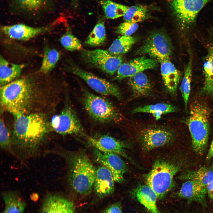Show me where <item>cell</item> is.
Segmentation results:
<instances>
[{
    "mask_svg": "<svg viewBox=\"0 0 213 213\" xmlns=\"http://www.w3.org/2000/svg\"><path fill=\"white\" fill-rule=\"evenodd\" d=\"M55 92L52 86L40 84L30 78H19L1 86V106L13 115L43 114L54 106Z\"/></svg>",
    "mask_w": 213,
    "mask_h": 213,
    "instance_id": "1",
    "label": "cell"
},
{
    "mask_svg": "<svg viewBox=\"0 0 213 213\" xmlns=\"http://www.w3.org/2000/svg\"><path fill=\"white\" fill-rule=\"evenodd\" d=\"M12 133L14 149L24 157H31L38 152L48 132V124L42 113L13 115Z\"/></svg>",
    "mask_w": 213,
    "mask_h": 213,
    "instance_id": "2",
    "label": "cell"
},
{
    "mask_svg": "<svg viewBox=\"0 0 213 213\" xmlns=\"http://www.w3.org/2000/svg\"><path fill=\"white\" fill-rule=\"evenodd\" d=\"M65 157L68 164V180L71 187L79 194H89L93 187L96 169L83 151Z\"/></svg>",
    "mask_w": 213,
    "mask_h": 213,
    "instance_id": "3",
    "label": "cell"
},
{
    "mask_svg": "<svg viewBox=\"0 0 213 213\" xmlns=\"http://www.w3.org/2000/svg\"><path fill=\"white\" fill-rule=\"evenodd\" d=\"M209 111L204 104L197 102L191 104L186 123L192 138L193 150L202 155L207 146L209 133Z\"/></svg>",
    "mask_w": 213,
    "mask_h": 213,
    "instance_id": "4",
    "label": "cell"
},
{
    "mask_svg": "<svg viewBox=\"0 0 213 213\" xmlns=\"http://www.w3.org/2000/svg\"><path fill=\"white\" fill-rule=\"evenodd\" d=\"M179 165L162 160L155 162L146 176V185L159 199L163 198L173 188L174 178L179 171Z\"/></svg>",
    "mask_w": 213,
    "mask_h": 213,
    "instance_id": "5",
    "label": "cell"
},
{
    "mask_svg": "<svg viewBox=\"0 0 213 213\" xmlns=\"http://www.w3.org/2000/svg\"><path fill=\"white\" fill-rule=\"evenodd\" d=\"M83 102L88 114L97 122H109L121 119L119 112L111 102L85 89L83 90Z\"/></svg>",
    "mask_w": 213,
    "mask_h": 213,
    "instance_id": "6",
    "label": "cell"
},
{
    "mask_svg": "<svg viewBox=\"0 0 213 213\" xmlns=\"http://www.w3.org/2000/svg\"><path fill=\"white\" fill-rule=\"evenodd\" d=\"M172 52V45L168 36L163 32L156 31L148 37L136 53L147 54L161 63L170 60Z\"/></svg>",
    "mask_w": 213,
    "mask_h": 213,
    "instance_id": "7",
    "label": "cell"
},
{
    "mask_svg": "<svg viewBox=\"0 0 213 213\" xmlns=\"http://www.w3.org/2000/svg\"><path fill=\"white\" fill-rule=\"evenodd\" d=\"M50 125L53 130L62 135H85L77 116L69 105L65 106L59 114L52 117Z\"/></svg>",
    "mask_w": 213,
    "mask_h": 213,
    "instance_id": "8",
    "label": "cell"
},
{
    "mask_svg": "<svg viewBox=\"0 0 213 213\" xmlns=\"http://www.w3.org/2000/svg\"><path fill=\"white\" fill-rule=\"evenodd\" d=\"M82 55L88 64L111 75L114 74L122 62L121 55H114L102 49L84 50Z\"/></svg>",
    "mask_w": 213,
    "mask_h": 213,
    "instance_id": "9",
    "label": "cell"
},
{
    "mask_svg": "<svg viewBox=\"0 0 213 213\" xmlns=\"http://www.w3.org/2000/svg\"><path fill=\"white\" fill-rule=\"evenodd\" d=\"M211 0H170L173 14L179 24L183 26L192 25L198 13Z\"/></svg>",
    "mask_w": 213,
    "mask_h": 213,
    "instance_id": "10",
    "label": "cell"
},
{
    "mask_svg": "<svg viewBox=\"0 0 213 213\" xmlns=\"http://www.w3.org/2000/svg\"><path fill=\"white\" fill-rule=\"evenodd\" d=\"M72 72L83 80L93 90L100 94L113 96L119 99L122 94L118 88L105 79L76 66L71 68Z\"/></svg>",
    "mask_w": 213,
    "mask_h": 213,
    "instance_id": "11",
    "label": "cell"
},
{
    "mask_svg": "<svg viewBox=\"0 0 213 213\" xmlns=\"http://www.w3.org/2000/svg\"><path fill=\"white\" fill-rule=\"evenodd\" d=\"M93 153L95 161L110 171L115 182L119 183L123 182L126 167L120 156L102 151L95 148Z\"/></svg>",
    "mask_w": 213,
    "mask_h": 213,
    "instance_id": "12",
    "label": "cell"
},
{
    "mask_svg": "<svg viewBox=\"0 0 213 213\" xmlns=\"http://www.w3.org/2000/svg\"><path fill=\"white\" fill-rule=\"evenodd\" d=\"M173 135L170 131L161 128H149L142 131L140 138L144 149L149 151L162 146L172 140Z\"/></svg>",
    "mask_w": 213,
    "mask_h": 213,
    "instance_id": "13",
    "label": "cell"
},
{
    "mask_svg": "<svg viewBox=\"0 0 213 213\" xmlns=\"http://www.w3.org/2000/svg\"><path fill=\"white\" fill-rule=\"evenodd\" d=\"M157 61L144 57L137 58L122 63L117 70L115 79L120 80L130 77L145 70L153 69L157 66Z\"/></svg>",
    "mask_w": 213,
    "mask_h": 213,
    "instance_id": "14",
    "label": "cell"
},
{
    "mask_svg": "<svg viewBox=\"0 0 213 213\" xmlns=\"http://www.w3.org/2000/svg\"><path fill=\"white\" fill-rule=\"evenodd\" d=\"M89 143L95 148L105 152L113 153L127 158L122 142L108 135H103L97 137L85 135Z\"/></svg>",
    "mask_w": 213,
    "mask_h": 213,
    "instance_id": "15",
    "label": "cell"
},
{
    "mask_svg": "<svg viewBox=\"0 0 213 213\" xmlns=\"http://www.w3.org/2000/svg\"><path fill=\"white\" fill-rule=\"evenodd\" d=\"M48 27H34L22 24L2 26V32L9 38L18 40H26L48 31Z\"/></svg>",
    "mask_w": 213,
    "mask_h": 213,
    "instance_id": "16",
    "label": "cell"
},
{
    "mask_svg": "<svg viewBox=\"0 0 213 213\" xmlns=\"http://www.w3.org/2000/svg\"><path fill=\"white\" fill-rule=\"evenodd\" d=\"M206 187L194 180H187L182 185L178 196L186 199L188 202H196L202 205L206 206Z\"/></svg>",
    "mask_w": 213,
    "mask_h": 213,
    "instance_id": "17",
    "label": "cell"
},
{
    "mask_svg": "<svg viewBox=\"0 0 213 213\" xmlns=\"http://www.w3.org/2000/svg\"><path fill=\"white\" fill-rule=\"evenodd\" d=\"M73 203L56 194H49L43 202L40 213H74Z\"/></svg>",
    "mask_w": 213,
    "mask_h": 213,
    "instance_id": "18",
    "label": "cell"
},
{
    "mask_svg": "<svg viewBox=\"0 0 213 213\" xmlns=\"http://www.w3.org/2000/svg\"><path fill=\"white\" fill-rule=\"evenodd\" d=\"M113 176L107 168L101 165L96 169L93 188L96 194L103 197L112 194L114 189Z\"/></svg>",
    "mask_w": 213,
    "mask_h": 213,
    "instance_id": "19",
    "label": "cell"
},
{
    "mask_svg": "<svg viewBox=\"0 0 213 213\" xmlns=\"http://www.w3.org/2000/svg\"><path fill=\"white\" fill-rule=\"evenodd\" d=\"M161 64V72L164 85L168 91L174 95L180 78V73L170 60L163 61Z\"/></svg>",
    "mask_w": 213,
    "mask_h": 213,
    "instance_id": "20",
    "label": "cell"
},
{
    "mask_svg": "<svg viewBox=\"0 0 213 213\" xmlns=\"http://www.w3.org/2000/svg\"><path fill=\"white\" fill-rule=\"evenodd\" d=\"M133 193L138 201L150 213H161L157 206V196L149 186L147 185H139Z\"/></svg>",
    "mask_w": 213,
    "mask_h": 213,
    "instance_id": "21",
    "label": "cell"
},
{
    "mask_svg": "<svg viewBox=\"0 0 213 213\" xmlns=\"http://www.w3.org/2000/svg\"><path fill=\"white\" fill-rule=\"evenodd\" d=\"M25 65L10 62L1 56L0 58V84L1 86L16 80L20 76Z\"/></svg>",
    "mask_w": 213,
    "mask_h": 213,
    "instance_id": "22",
    "label": "cell"
},
{
    "mask_svg": "<svg viewBox=\"0 0 213 213\" xmlns=\"http://www.w3.org/2000/svg\"><path fill=\"white\" fill-rule=\"evenodd\" d=\"M128 83L135 96H148L151 93V85L147 76L143 72L130 77Z\"/></svg>",
    "mask_w": 213,
    "mask_h": 213,
    "instance_id": "23",
    "label": "cell"
},
{
    "mask_svg": "<svg viewBox=\"0 0 213 213\" xmlns=\"http://www.w3.org/2000/svg\"><path fill=\"white\" fill-rule=\"evenodd\" d=\"M2 198L5 204L3 213H22L24 211L26 202L17 193L5 192L3 193Z\"/></svg>",
    "mask_w": 213,
    "mask_h": 213,
    "instance_id": "24",
    "label": "cell"
},
{
    "mask_svg": "<svg viewBox=\"0 0 213 213\" xmlns=\"http://www.w3.org/2000/svg\"><path fill=\"white\" fill-rule=\"evenodd\" d=\"M182 178L185 180L197 181L206 187L207 184L213 181V163L209 167H202L184 173Z\"/></svg>",
    "mask_w": 213,
    "mask_h": 213,
    "instance_id": "25",
    "label": "cell"
},
{
    "mask_svg": "<svg viewBox=\"0 0 213 213\" xmlns=\"http://www.w3.org/2000/svg\"><path fill=\"white\" fill-rule=\"evenodd\" d=\"M175 106L171 104L159 103L137 107L132 111V113H138L151 114L157 120H159L163 114L173 112L176 110Z\"/></svg>",
    "mask_w": 213,
    "mask_h": 213,
    "instance_id": "26",
    "label": "cell"
},
{
    "mask_svg": "<svg viewBox=\"0 0 213 213\" xmlns=\"http://www.w3.org/2000/svg\"><path fill=\"white\" fill-rule=\"evenodd\" d=\"M205 81L203 87L204 92L208 94H213V44L208 49L204 64Z\"/></svg>",
    "mask_w": 213,
    "mask_h": 213,
    "instance_id": "27",
    "label": "cell"
},
{
    "mask_svg": "<svg viewBox=\"0 0 213 213\" xmlns=\"http://www.w3.org/2000/svg\"><path fill=\"white\" fill-rule=\"evenodd\" d=\"M100 3L105 17L108 19H114L123 16L129 7L110 0H101Z\"/></svg>",
    "mask_w": 213,
    "mask_h": 213,
    "instance_id": "28",
    "label": "cell"
},
{
    "mask_svg": "<svg viewBox=\"0 0 213 213\" xmlns=\"http://www.w3.org/2000/svg\"><path fill=\"white\" fill-rule=\"evenodd\" d=\"M136 40L133 37L122 36L113 42L108 51L112 54L121 55L127 52Z\"/></svg>",
    "mask_w": 213,
    "mask_h": 213,
    "instance_id": "29",
    "label": "cell"
},
{
    "mask_svg": "<svg viewBox=\"0 0 213 213\" xmlns=\"http://www.w3.org/2000/svg\"><path fill=\"white\" fill-rule=\"evenodd\" d=\"M106 38L104 22L102 19H100L86 38L85 43L91 46H98L104 43Z\"/></svg>",
    "mask_w": 213,
    "mask_h": 213,
    "instance_id": "30",
    "label": "cell"
},
{
    "mask_svg": "<svg viewBox=\"0 0 213 213\" xmlns=\"http://www.w3.org/2000/svg\"><path fill=\"white\" fill-rule=\"evenodd\" d=\"M60 57L59 52L56 49L49 47H44L43 57L40 71L43 73H47L54 68Z\"/></svg>",
    "mask_w": 213,
    "mask_h": 213,
    "instance_id": "31",
    "label": "cell"
},
{
    "mask_svg": "<svg viewBox=\"0 0 213 213\" xmlns=\"http://www.w3.org/2000/svg\"><path fill=\"white\" fill-rule=\"evenodd\" d=\"M149 17V11L147 7L137 5L129 7L123 16V19L125 21L137 23Z\"/></svg>",
    "mask_w": 213,
    "mask_h": 213,
    "instance_id": "32",
    "label": "cell"
},
{
    "mask_svg": "<svg viewBox=\"0 0 213 213\" xmlns=\"http://www.w3.org/2000/svg\"><path fill=\"white\" fill-rule=\"evenodd\" d=\"M192 65V57L190 55L180 86L181 92L185 107H186L188 104L191 91Z\"/></svg>",
    "mask_w": 213,
    "mask_h": 213,
    "instance_id": "33",
    "label": "cell"
},
{
    "mask_svg": "<svg viewBox=\"0 0 213 213\" xmlns=\"http://www.w3.org/2000/svg\"><path fill=\"white\" fill-rule=\"evenodd\" d=\"M19 8L30 13H37L47 7L38 0H15Z\"/></svg>",
    "mask_w": 213,
    "mask_h": 213,
    "instance_id": "34",
    "label": "cell"
},
{
    "mask_svg": "<svg viewBox=\"0 0 213 213\" xmlns=\"http://www.w3.org/2000/svg\"><path fill=\"white\" fill-rule=\"evenodd\" d=\"M0 145L2 149L13 153L12 133L2 119L0 120Z\"/></svg>",
    "mask_w": 213,
    "mask_h": 213,
    "instance_id": "35",
    "label": "cell"
},
{
    "mask_svg": "<svg viewBox=\"0 0 213 213\" xmlns=\"http://www.w3.org/2000/svg\"><path fill=\"white\" fill-rule=\"evenodd\" d=\"M62 45L66 49L73 51L81 50L82 44L79 40L72 34L67 33L60 39Z\"/></svg>",
    "mask_w": 213,
    "mask_h": 213,
    "instance_id": "36",
    "label": "cell"
},
{
    "mask_svg": "<svg viewBox=\"0 0 213 213\" xmlns=\"http://www.w3.org/2000/svg\"><path fill=\"white\" fill-rule=\"evenodd\" d=\"M138 27L137 23L125 21L117 27L116 33L122 36H130L137 30Z\"/></svg>",
    "mask_w": 213,
    "mask_h": 213,
    "instance_id": "37",
    "label": "cell"
},
{
    "mask_svg": "<svg viewBox=\"0 0 213 213\" xmlns=\"http://www.w3.org/2000/svg\"><path fill=\"white\" fill-rule=\"evenodd\" d=\"M103 213H122L121 205L117 203L108 207Z\"/></svg>",
    "mask_w": 213,
    "mask_h": 213,
    "instance_id": "38",
    "label": "cell"
},
{
    "mask_svg": "<svg viewBox=\"0 0 213 213\" xmlns=\"http://www.w3.org/2000/svg\"><path fill=\"white\" fill-rule=\"evenodd\" d=\"M207 194L209 198L213 200V181L208 183L206 186Z\"/></svg>",
    "mask_w": 213,
    "mask_h": 213,
    "instance_id": "39",
    "label": "cell"
},
{
    "mask_svg": "<svg viewBox=\"0 0 213 213\" xmlns=\"http://www.w3.org/2000/svg\"><path fill=\"white\" fill-rule=\"evenodd\" d=\"M213 156V139L209 149L206 156V159L209 160Z\"/></svg>",
    "mask_w": 213,
    "mask_h": 213,
    "instance_id": "40",
    "label": "cell"
},
{
    "mask_svg": "<svg viewBox=\"0 0 213 213\" xmlns=\"http://www.w3.org/2000/svg\"><path fill=\"white\" fill-rule=\"evenodd\" d=\"M47 7L52 2V0H38Z\"/></svg>",
    "mask_w": 213,
    "mask_h": 213,
    "instance_id": "41",
    "label": "cell"
}]
</instances>
